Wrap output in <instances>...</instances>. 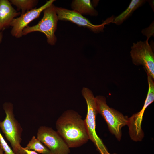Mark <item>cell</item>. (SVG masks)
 <instances>
[{
    "label": "cell",
    "instance_id": "obj_1",
    "mask_svg": "<svg viewBox=\"0 0 154 154\" xmlns=\"http://www.w3.org/2000/svg\"><path fill=\"white\" fill-rule=\"evenodd\" d=\"M57 132L69 148L77 147L89 139L84 120L72 110L65 111L56 123Z\"/></svg>",
    "mask_w": 154,
    "mask_h": 154
},
{
    "label": "cell",
    "instance_id": "obj_2",
    "mask_svg": "<svg viewBox=\"0 0 154 154\" xmlns=\"http://www.w3.org/2000/svg\"><path fill=\"white\" fill-rule=\"evenodd\" d=\"M82 94L87 105V113L84 120L89 139L94 144L100 154H116L109 153L102 140L98 136L96 130V119L98 113L95 97L89 88L84 87Z\"/></svg>",
    "mask_w": 154,
    "mask_h": 154
},
{
    "label": "cell",
    "instance_id": "obj_3",
    "mask_svg": "<svg viewBox=\"0 0 154 154\" xmlns=\"http://www.w3.org/2000/svg\"><path fill=\"white\" fill-rule=\"evenodd\" d=\"M95 97L98 113L106 122L110 132L120 141L122 136L121 129L127 125L128 117L107 104L106 98L102 95Z\"/></svg>",
    "mask_w": 154,
    "mask_h": 154
},
{
    "label": "cell",
    "instance_id": "obj_4",
    "mask_svg": "<svg viewBox=\"0 0 154 154\" xmlns=\"http://www.w3.org/2000/svg\"><path fill=\"white\" fill-rule=\"evenodd\" d=\"M3 108L6 116L3 121H0V128L10 143L13 152L16 154L22 147L20 144L23 129L15 117L13 104L11 103L5 102L3 105Z\"/></svg>",
    "mask_w": 154,
    "mask_h": 154
},
{
    "label": "cell",
    "instance_id": "obj_5",
    "mask_svg": "<svg viewBox=\"0 0 154 154\" xmlns=\"http://www.w3.org/2000/svg\"><path fill=\"white\" fill-rule=\"evenodd\" d=\"M44 15L40 21L36 25L27 26L23 30V35L30 33L39 31L46 36L47 42L51 45L55 44L56 37L55 33L57 29L58 20L56 11V7L52 4L43 11Z\"/></svg>",
    "mask_w": 154,
    "mask_h": 154
},
{
    "label": "cell",
    "instance_id": "obj_6",
    "mask_svg": "<svg viewBox=\"0 0 154 154\" xmlns=\"http://www.w3.org/2000/svg\"><path fill=\"white\" fill-rule=\"evenodd\" d=\"M133 64L143 66L147 74L154 79V54L148 41L133 43L130 52Z\"/></svg>",
    "mask_w": 154,
    "mask_h": 154
},
{
    "label": "cell",
    "instance_id": "obj_7",
    "mask_svg": "<svg viewBox=\"0 0 154 154\" xmlns=\"http://www.w3.org/2000/svg\"><path fill=\"white\" fill-rule=\"evenodd\" d=\"M37 138L49 150L52 154H69L70 152L69 148L63 138L51 127H40Z\"/></svg>",
    "mask_w": 154,
    "mask_h": 154
},
{
    "label": "cell",
    "instance_id": "obj_8",
    "mask_svg": "<svg viewBox=\"0 0 154 154\" xmlns=\"http://www.w3.org/2000/svg\"><path fill=\"white\" fill-rule=\"evenodd\" d=\"M56 11L58 20L70 21L79 26L88 28L95 33L103 31L105 25L113 23L114 18L112 16L108 18L101 24L94 25L82 15L74 10L56 7Z\"/></svg>",
    "mask_w": 154,
    "mask_h": 154
},
{
    "label": "cell",
    "instance_id": "obj_9",
    "mask_svg": "<svg viewBox=\"0 0 154 154\" xmlns=\"http://www.w3.org/2000/svg\"><path fill=\"white\" fill-rule=\"evenodd\" d=\"M54 1V0L47 1L40 7L33 8L21 15L19 17L14 19L10 25L12 27L11 31L12 35L17 38L21 37L23 36V29L31 21L38 17L41 12L52 4Z\"/></svg>",
    "mask_w": 154,
    "mask_h": 154
},
{
    "label": "cell",
    "instance_id": "obj_10",
    "mask_svg": "<svg viewBox=\"0 0 154 154\" xmlns=\"http://www.w3.org/2000/svg\"><path fill=\"white\" fill-rule=\"evenodd\" d=\"M154 100V97L151 95H147L144 106L141 110L128 118L127 125L129 128L130 137L133 141H141L144 133L141 128V123L145 109Z\"/></svg>",
    "mask_w": 154,
    "mask_h": 154
},
{
    "label": "cell",
    "instance_id": "obj_11",
    "mask_svg": "<svg viewBox=\"0 0 154 154\" xmlns=\"http://www.w3.org/2000/svg\"><path fill=\"white\" fill-rule=\"evenodd\" d=\"M21 14L7 0H0V32L10 26L13 19Z\"/></svg>",
    "mask_w": 154,
    "mask_h": 154
},
{
    "label": "cell",
    "instance_id": "obj_12",
    "mask_svg": "<svg viewBox=\"0 0 154 154\" xmlns=\"http://www.w3.org/2000/svg\"><path fill=\"white\" fill-rule=\"evenodd\" d=\"M72 9L82 15L96 16L98 13L90 0H75L72 4Z\"/></svg>",
    "mask_w": 154,
    "mask_h": 154
},
{
    "label": "cell",
    "instance_id": "obj_13",
    "mask_svg": "<svg viewBox=\"0 0 154 154\" xmlns=\"http://www.w3.org/2000/svg\"><path fill=\"white\" fill-rule=\"evenodd\" d=\"M143 0H132L126 9L119 15L114 18L113 23L117 25L122 23L134 11L145 2Z\"/></svg>",
    "mask_w": 154,
    "mask_h": 154
},
{
    "label": "cell",
    "instance_id": "obj_14",
    "mask_svg": "<svg viewBox=\"0 0 154 154\" xmlns=\"http://www.w3.org/2000/svg\"><path fill=\"white\" fill-rule=\"evenodd\" d=\"M25 149L40 154H52L49 150L38 139L33 136Z\"/></svg>",
    "mask_w": 154,
    "mask_h": 154
},
{
    "label": "cell",
    "instance_id": "obj_15",
    "mask_svg": "<svg viewBox=\"0 0 154 154\" xmlns=\"http://www.w3.org/2000/svg\"><path fill=\"white\" fill-rule=\"evenodd\" d=\"M11 3L15 5L19 10L21 11V15L33 9L38 1L36 0H11Z\"/></svg>",
    "mask_w": 154,
    "mask_h": 154
},
{
    "label": "cell",
    "instance_id": "obj_16",
    "mask_svg": "<svg viewBox=\"0 0 154 154\" xmlns=\"http://www.w3.org/2000/svg\"><path fill=\"white\" fill-rule=\"evenodd\" d=\"M0 145L5 154H15L8 145L0 132Z\"/></svg>",
    "mask_w": 154,
    "mask_h": 154
},
{
    "label": "cell",
    "instance_id": "obj_17",
    "mask_svg": "<svg viewBox=\"0 0 154 154\" xmlns=\"http://www.w3.org/2000/svg\"><path fill=\"white\" fill-rule=\"evenodd\" d=\"M154 24L152 23L147 28L143 29L142 31L143 35L146 36L147 37V40L148 41L150 37L154 34Z\"/></svg>",
    "mask_w": 154,
    "mask_h": 154
},
{
    "label": "cell",
    "instance_id": "obj_18",
    "mask_svg": "<svg viewBox=\"0 0 154 154\" xmlns=\"http://www.w3.org/2000/svg\"><path fill=\"white\" fill-rule=\"evenodd\" d=\"M16 154H40L34 151L27 149L22 147L19 149Z\"/></svg>",
    "mask_w": 154,
    "mask_h": 154
},
{
    "label": "cell",
    "instance_id": "obj_19",
    "mask_svg": "<svg viewBox=\"0 0 154 154\" xmlns=\"http://www.w3.org/2000/svg\"><path fill=\"white\" fill-rule=\"evenodd\" d=\"M0 154H5L3 150L1 147L0 145Z\"/></svg>",
    "mask_w": 154,
    "mask_h": 154
},
{
    "label": "cell",
    "instance_id": "obj_20",
    "mask_svg": "<svg viewBox=\"0 0 154 154\" xmlns=\"http://www.w3.org/2000/svg\"><path fill=\"white\" fill-rule=\"evenodd\" d=\"M2 33H1V32H0V42L1 41V38H2Z\"/></svg>",
    "mask_w": 154,
    "mask_h": 154
}]
</instances>
